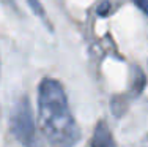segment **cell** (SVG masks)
<instances>
[{"instance_id":"6","label":"cell","mask_w":148,"mask_h":147,"mask_svg":"<svg viewBox=\"0 0 148 147\" xmlns=\"http://www.w3.org/2000/svg\"><path fill=\"white\" fill-rule=\"evenodd\" d=\"M134 5L140 10L145 16H148V0H132Z\"/></svg>"},{"instance_id":"3","label":"cell","mask_w":148,"mask_h":147,"mask_svg":"<svg viewBox=\"0 0 148 147\" xmlns=\"http://www.w3.org/2000/svg\"><path fill=\"white\" fill-rule=\"evenodd\" d=\"M91 147H115V141L109 130L107 124L103 120L96 125L93 133V139H91Z\"/></svg>"},{"instance_id":"4","label":"cell","mask_w":148,"mask_h":147,"mask_svg":"<svg viewBox=\"0 0 148 147\" xmlns=\"http://www.w3.org/2000/svg\"><path fill=\"white\" fill-rule=\"evenodd\" d=\"M132 79H134V84H132V95L134 97H137V95H140L142 93V90H143V87H145V75H143V71L137 66V68H134V76H132Z\"/></svg>"},{"instance_id":"2","label":"cell","mask_w":148,"mask_h":147,"mask_svg":"<svg viewBox=\"0 0 148 147\" xmlns=\"http://www.w3.org/2000/svg\"><path fill=\"white\" fill-rule=\"evenodd\" d=\"M10 125H11L13 136L24 147H43L36 131V125H35L33 111L27 97H22L14 104L11 111Z\"/></svg>"},{"instance_id":"1","label":"cell","mask_w":148,"mask_h":147,"mask_svg":"<svg viewBox=\"0 0 148 147\" xmlns=\"http://www.w3.org/2000/svg\"><path fill=\"white\" fill-rule=\"evenodd\" d=\"M38 115L46 139L52 147H74L80 130L74 120L65 89L57 79L44 78L38 87Z\"/></svg>"},{"instance_id":"5","label":"cell","mask_w":148,"mask_h":147,"mask_svg":"<svg viewBox=\"0 0 148 147\" xmlns=\"http://www.w3.org/2000/svg\"><path fill=\"white\" fill-rule=\"evenodd\" d=\"M29 5L32 6V10L35 11V14H38L41 19H46V14H44V10L41 6L40 0H29Z\"/></svg>"},{"instance_id":"7","label":"cell","mask_w":148,"mask_h":147,"mask_svg":"<svg viewBox=\"0 0 148 147\" xmlns=\"http://www.w3.org/2000/svg\"><path fill=\"white\" fill-rule=\"evenodd\" d=\"M109 8H110V3L109 2H103L101 6L98 8V14L99 16H107L109 14Z\"/></svg>"}]
</instances>
